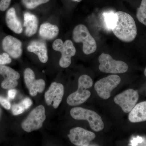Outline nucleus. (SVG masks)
Instances as JSON below:
<instances>
[{"instance_id":"nucleus-1","label":"nucleus","mask_w":146,"mask_h":146,"mask_svg":"<svg viewBox=\"0 0 146 146\" xmlns=\"http://www.w3.org/2000/svg\"><path fill=\"white\" fill-rule=\"evenodd\" d=\"M117 22L116 27L112 30L116 37L123 42L133 41L137 34V27L134 19L128 13L123 11L116 12Z\"/></svg>"},{"instance_id":"nucleus-2","label":"nucleus","mask_w":146,"mask_h":146,"mask_svg":"<svg viewBox=\"0 0 146 146\" xmlns=\"http://www.w3.org/2000/svg\"><path fill=\"white\" fill-rule=\"evenodd\" d=\"M93 84V80L89 76H80L78 79L77 90L68 97L67 104L70 106H76L85 102L91 95V92L87 89L92 87Z\"/></svg>"},{"instance_id":"nucleus-3","label":"nucleus","mask_w":146,"mask_h":146,"mask_svg":"<svg viewBox=\"0 0 146 146\" xmlns=\"http://www.w3.org/2000/svg\"><path fill=\"white\" fill-rule=\"evenodd\" d=\"M70 113L75 119L88 121L91 129L94 131L98 132L104 128V123L101 117L95 111L78 107L72 108Z\"/></svg>"},{"instance_id":"nucleus-4","label":"nucleus","mask_w":146,"mask_h":146,"mask_svg":"<svg viewBox=\"0 0 146 146\" xmlns=\"http://www.w3.org/2000/svg\"><path fill=\"white\" fill-rule=\"evenodd\" d=\"M73 39L76 43H82V49L85 54L93 53L97 49L96 40L84 25H79L75 27L73 32Z\"/></svg>"},{"instance_id":"nucleus-5","label":"nucleus","mask_w":146,"mask_h":146,"mask_svg":"<svg viewBox=\"0 0 146 146\" xmlns=\"http://www.w3.org/2000/svg\"><path fill=\"white\" fill-rule=\"evenodd\" d=\"M100 70L108 74H123L127 72L128 65L123 61L114 60L109 54L103 53L98 58Z\"/></svg>"},{"instance_id":"nucleus-6","label":"nucleus","mask_w":146,"mask_h":146,"mask_svg":"<svg viewBox=\"0 0 146 146\" xmlns=\"http://www.w3.org/2000/svg\"><path fill=\"white\" fill-rule=\"evenodd\" d=\"M46 118L45 108L39 105L30 112L22 122L21 126L24 131L29 133L42 127Z\"/></svg>"},{"instance_id":"nucleus-7","label":"nucleus","mask_w":146,"mask_h":146,"mask_svg":"<svg viewBox=\"0 0 146 146\" xmlns=\"http://www.w3.org/2000/svg\"><path fill=\"white\" fill-rule=\"evenodd\" d=\"M54 50L61 52V56L59 60V65L61 68H68L71 65V58L75 55L76 48L72 41L67 40L63 42L61 39L55 40L52 44Z\"/></svg>"},{"instance_id":"nucleus-8","label":"nucleus","mask_w":146,"mask_h":146,"mask_svg":"<svg viewBox=\"0 0 146 146\" xmlns=\"http://www.w3.org/2000/svg\"><path fill=\"white\" fill-rule=\"evenodd\" d=\"M121 79L117 75H111L100 80L95 84L94 88L99 96L107 100L111 96L112 90L119 84Z\"/></svg>"},{"instance_id":"nucleus-9","label":"nucleus","mask_w":146,"mask_h":146,"mask_svg":"<svg viewBox=\"0 0 146 146\" xmlns=\"http://www.w3.org/2000/svg\"><path fill=\"white\" fill-rule=\"evenodd\" d=\"M138 99L139 94L137 90L128 89L116 96L114 101L124 112L129 113L136 105Z\"/></svg>"},{"instance_id":"nucleus-10","label":"nucleus","mask_w":146,"mask_h":146,"mask_svg":"<svg viewBox=\"0 0 146 146\" xmlns=\"http://www.w3.org/2000/svg\"><path fill=\"white\" fill-rule=\"evenodd\" d=\"M68 136L71 143L77 146H89L96 137L94 132L80 127L72 129Z\"/></svg>"},{"instance_id":"nucleus-11","label":"nucleus","mask_w":146,"mask_h":146,"mask_svg":"<svg viewBox=\"0 0 146 146\" xmlns=\"http://www.w3.org/2000/svg\"><path fill=\"white\" fill-rule=\"evenodd\" d=\"M64 94V87L63 84L52 82L45 94V100L48 106L52 105L54 108H58L62 101Z\"/></svg>"},{"instance_id":"nucleus-12","label":"nucleus","mask_w":146,"mask_h":146,"mask_svg":"<svg viewBox=\"0 0 146 146\" xmlns=\"http://www.w3.org/2000/svg\"><path fill=\"white\" fill-rule=\"evenodd\" d=\"M24 80L32 96H35L37 93H42L44 90L46 85L44 80H36L34 72L30 68H27L24 71Z\"/></svg>"},{"instance_id":"nucleus-13","label":"nucleus","mask_w":146,"mask_h":146,"mask_svg":"<svg viewBox=\"0 0 146 146\" xmlns=\"http://www.w3.org/2000/svg\"><path fill=\"white\" fill-rule=\"evenodd\" d=\"M2 45L4 50L13 58L21 57L23 50L22 43L19 39L8 35L3 39Z\"/></svg>"},{"instance_id":"nucleus-14","label":"nucleus","mask_w":146,"mask_h":146,"mask_svg":"<svg viewBox=\"0 0 146 146\" xmlns=\"http://www.w3.org/2000/svg\"><path fill=\"white\" fill-rule=\"evenodd\" d=\"M27 50L35 54L42 63H46L48 60V50L44 42L39 41H33L28 46Z\"/></svg>"},{"instance_id":"nucleus-15","label":"nucleus","mask_w":146,"mask_h":146,"mask_svg":"<svg viewBox=\"0 0 146 146\" xmlns=\"http://www.w3.org/2000/svg\"><path fill=\"white\" fill-rule=\"evenodd\" d=\"M5 19L9 28L17 34L22 33L23 31L22 23L17 17L16 10L13 7H11L7 11Z\"/></svg>"},{"instance_id":"nucleus-16","label":"nucleus","mask_w":146,"mask_h":146,"mask_svg":"<svg viewBox=\"0 0 146 146\" xmlns=\"http://www.w3.org/2000/svg\"><path fill=\"white\" fill-rule=\"evenodd\" d=\"M128 119L131 123H139L146 121V101L136 105L129 112Z\"/></svg>"},{"instance_id":"nucleus-17","label":"nucleus","mask_w":146,"mask_h":146,"mask_svg":"<svg viewBox=\"0 0 146 146\" xmlns=\"http://www.w3.org/2000/svg\"><path fill=\"white\" fill-rule=\"evenodd\" d=\"M24 27L25 28V33L28 36H31L36 33L38 29V20L34 14L26 12L24 15Z\"/></svg>"},{"instance_id":"nucleus-18","label":"nucleus","mask_w":146,"mask_h":146,"mask_svg":"<svg viewBox=\"0 0 146 146\" xmlns=\"http://www.w3.org/2000/svg\"><path fill=\"white\" fill-rule=\"evenodd\" d=\"M59 33V29L56 25L49 23L42 24L40 27L39 34L41 37L46 40L54 39Z\"/></svg>"},{"instance_id":"nucleus-19","label":"nucleus","mask_w":146,"mask_h":146,"mask_svg":"<svg viewBox=\"0 0 146 146\" xmlns=\"http://www.w3.org/2000/svg\"><path fill=\"white\" fill-rule=\"evenodd\" d=\"M0 74L5 79L18 80L20 78V74L17 71L4 65H0Z\"/></svg>"},{"instance_id":"nucleus-20","label":"nucleus","mask_w":146,"mask_h":146,"mask_svg":"<svg viewBox=\"0 0 146 146\" xmlns=\"http://www.w3.org/2000/svg\"><path fill=\"white\" fill-rule=\"evenodd\" d=\"M103 19L105 26L108 29L111 31L116 27L117 22V16L113 12L104 13Z\"/></svg>"},{"instance_id":"nucleus-21","label":"nucleus","mask_w":146,"mask_h":146,"mask_svg":"<svg viewBox=\"0 0 146 146\" xmlns=\"http://www.w3.org/2000/svg\"><path fill=\"white\" fill-rule=\"evenodd\" d=\"M136 17L138 21L146 26V0H142L140 7L137 9Z\"/></svg>"},{"instance_id":"nucleus-22","label":"nucleus","mask_w":146,"mask_h":146,"mask_svg":"<svg viewBox=\"0 0 146 146\" xmlns=\"http://www.w3.org/2000/svg\"><path fill=\"white\" fill-rule=\"evenodd\" d=\"M49 1L50 0H22L23 5L30 9L35 8L38 6L46 3Z\"/></svg>"},{"instance_id":"nucleus-23","label":"nucleus","mask_w":146,"mask_h":146,"mask_svg":"<svg viewBox=\"0 0 146 146\" xmlns=\"http://www.w3.org/2000/svg\"><path fill=\"white\" fill-rule=\"evenodd\" d=\"M18 85L17 80L5 79L1 83V87L5 89H11L15 88Z\"/></svg>"},{"instance_id":"nucleus-24","label":"nucleus","mask_w":146,"mask_h":146,"mask_svg":"<svg viewBox=\"0 0 146 146\" xmlns=\"http://www.w3.org/2000/svg\"><path fill=\"white\" fill-rule=\"evenodd\" d=\"M25 110L21 103L13 105L12 108V113L14 115H18L22 114Z\"/></svg>"},{"instance_id":"nucleus-25","label":"nucleus","mask_w":146,"mask_h":146,"mask_svg":"<svg viewBox=\"0 0 146 146\" xmlns=\"http://www.w3.org/2000/svg\"><path fill=\"white\" fill-rule=\"evenodd\" d=\"M11 61V58L7 53H4L0 55V65H4L9 64Z\"/></svg>"},{"instance_id":"nucleus-26","label":"nucleus","mask_w":146,"mask_h":146,"mask_svg":"<svg viewBox=\"0 0 146 146\" xmlns=\"http://www.w3.org/2000/svg\"><path fill=\"white\" fill-rule=\"evenodd\" d=\"M11 0H1L0 2V10L4 11L8 8Z\"/></svg>"},{"instance_id":"nucleus-27","label":"nucleus","mask_w":146,"mask_h":146,"mask_svg":"<svg viewBox=\"0 0 146 146\" xmlns=\"http://www.w3.org/2000/svg\"><path fill=\"white\" fill-rule=\"evenodd\" d=\"M0 104L6 109H10L11 104L8 100L1 96H0Z\"/></svg>"},{"instance_id":"nucleus-28","label":"nucleus","mask_w":146,"mask_h":146,"mask_svg":"<svg viewBox=\"0 0 146 146\" xmlns=\"http://www.w3.org/2000/svg\"><path fill=\"white\" fill-rule=\"evenodd\" d=\"M20 103L23 105L25 110H27L33 104V102L29 98L24 99Z\"/></svg>"},{"instance_id":"nucleus-29","label":"nucleus","mask_w":146,"mask_h":146,"mask_svg":"<svg viewBox=\"0 0 146 146\" xmlns=\"http://www.w3.org/2000/svg\"><path fill=\"white\" fill-rule=\"evenodd\" d=\"M17 91L15 89H11L8 91V98L10 99H13L16 97Z\"/></svg>"},{"instance_id":"nucleus-30","label":"nucleus","mask_w":146,"mask_h":146,"mask_svg":"<svg viewBox=\"0 0 146 146\" xmlns=\"http://www.w3.org/2000/svg\"><path fill=\"white\" fill-rule=\"evenodd\" d=\"M71 1H73L77 2H80L82 0H71Z\"/></svg>"},{"instance_id":"nucleus-31","label":"nucleus","mask_w":146,"mask_h":146,"mask_svg":"<svg viewBox=\"0 0 146 146\" xmlns=\"http://www.w3.org/2000/svg\"><path fill=\"white\" fill-rule=\"evenodd\" d=\"M144 74H145V75L146 77V68L145 69V71H144Z\"/></svg>"},{"instance_id":"nucleus-32","label":"nucleus","mask_w":146,"mask_h":146,"mask_svg":"<svg viewBox=\"0 0 146 146\" xmlns=\"http://www.w3.org/2000/svg\"><path fill=\"white\" fill-rule=\"evenodd\" d=\"M1 108H0V117H1Z\"/></svg>"}]
</instances>
